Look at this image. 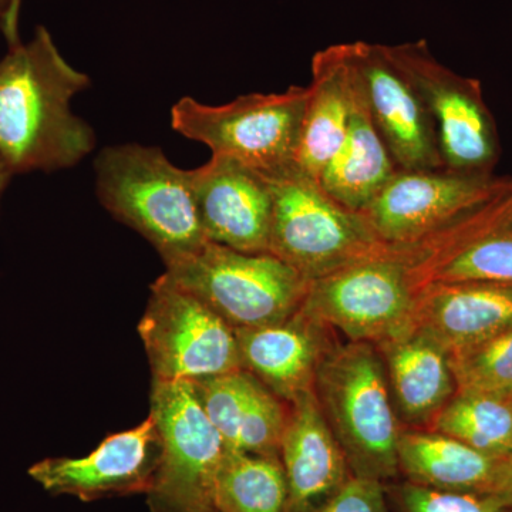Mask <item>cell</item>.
<instances>
[{"instance_id":"obj_1","label":"cell","mask_w":512,"mask_h":512,"mask_svg":"<svg viewBox=\"0 0 512 512\" xmlns=\"http://www.w3.org/2000/svg\"><path fill=\"white\" fill-rule=\"evenodd\" d=\"M89 83L45 26L9 46L0 60V156L13 174L64 170L92 153L93 128L70 107Z\"/></svg>"},{"instance_id":"obj_2","label":"cell","mask_w":512,"mask_h":512,"mask_svg":"<svg viewBox=\"0 0 512 512\" xmlns=\"http://www.w3.org/2000/svg\"><path fill=\"white\" fill-rule=\"evenodd\" d=\"M97 195L114 218L157 249L165 266L205 244L191 170H181L157 147H107L97 157Z\"/></svg>"},{"instance_id":"obj_3","label":"cell","mask_w":512,"mask_h":512,"mask_svg":"<svg viewBox=\"0 0 512 512\" xmlns=\"http://www.w3.org/2000/svg\"><path fill=\"white\" fill-rule=\"evenodd\" d=\"M313 393L352 476L383 484L399 480L397 441L402 424L376 346L339 342L323 360Z\"/></svg>"},{"instance_id":"obj_4","label":"cell","mask_w":512,"mask_h":512,"mask_svg":"<svg viewBox=\"0 0 512 512\" xmlns=\"http://www.w3.org/2000/svg\"><path fill=\"white\" fill-rule=\"evenodd\" d=\"M421 258L413 245L375 254L315 279L302 308L349 342L380 345L416 328Z\"/></svg>"},{"instance_id":"obj_5","label":"cell","mask_w":512,"mask_h":512,"mask_svg":"<svg viewBox=\"0 0 512 512\" xmlns=\"http://www.w3.org/2000/svg\"><path fill=\"white\" fill-rule=\"evenodd\" d=\"M264 174L272 192L268 252L309 281L375 254L386 245L360 212L336 201L298 164Z\"/></svg>"},{"instance_id":"obj_6","label":"cell","mask_w":512,"mask_h":512,"mask_svg":"<svg viewBox=\"0 0 512 512\" xmlns=\"http://www.w3.org/2000/svg\"><path fill=\"white\" fill-rule=\"evenodd\" d=\"M165 275L235 330L288 319L301 309L311 285L275 255L248 254L214 242L165 266Z\"/></svg>"},{"instance_id":"obj_7","label":"cell","mask_w":512,"mask_h":512,"mask_svg":"<svg viewBox=\"0 0 512 512\" xmlns=\"http://www.w3.org/2000/svg\"><path fill=\"white\" fill-rule=\"evenodd\" d=\"M308 86L282 93H252L224 106H208L183 97L171 110V126L205 144L212 156L272 173L296 163Z\"/></svg>"},{"instance_id":"obj_8","label":"cell","mask_w":512,"mask_h":512,"mask_svg":"<svg viewBox=\"0 0 512 512\" xmlns=\"http://www.w3.org/2000/svg\"><path fill=\"white\" fill-rule=\"evenodd\" d=\"M150 416L161 437V458L147 495L151 512H218L215 478L224 441L188 380L151 384Z\"/></svg>"},{"instance_id":"obj_9","label":"cell","mask_w":512,"mask_h":512,"mask_svg":"<svg viewBox=\"0 0 512 512\" xmlns=\"http://www.w3.org/2000/svg\"><path fill=\"white\" fill-rule=\"evenodd\" d=\"M386 52L423 101L436 128L444 168L493 174L500 141L481 83L440 63L426 40L386 45Z\"/></svg>"},{"instance_id":"obj_10","label":"cell","mask_w":512,"mask_h":512,"mask_svg":"<svg viewBox=\"0 0 512 512\" xmlns=\"http://www.w3.org/2000/svg\"><path fill=\"white\" fill-rule=\"evenodd\" d=\"M138 335L156 382H195L242 369L235 329L165 274L151 285Z\"/></svg>"},{"instance_id":"obj_11","label":"cell","mask_w":512,"mask_h":512,"mask_svg":"<svg viewBox=\"0 0 512 512\" xmlns=\"http://www.w3.org/2000/svg\"><path fill=\"white\" fill-rule=\"evenodd\" d=\"M511 191L494 174L397 170L360 214L384 244H416Z\"/></svg>"},{"instance_id":"obj_12","label":"cell","mask_w":512,"mask_h":512,"mask_svg":"<svg viewBox=\"0 0 512 512\" xmlns=\"http://www.w3.org/2000/svg\"><path fill=\"white\" fill-rule=\"evenodd\" d=\"M370 116L397 170H440L436 128L412 83L380 43H346Z\"/></svg>"},{"instance_id":"obj_13","label":"cell","mask_w":512,"mask_h":512,"mask_svg":"<svg viewBox=\"0 0 512 512\" xmlns=\"http://www.w3.org/2000/svg\"><path fill=\"white\" fill-rule=\"evenodd\" d=\"M161 458V437L148 416L130 430L111 434L89 456L46 458L29 468V476L55 495L96 501L147 494Z\"/></svg>"},{"instance_id":"obj_14","label":"cell","mask_w":512,"mask_h":512,"mask_svg":"<svg viewBox=\"0 0 512 512\" xmlns=\"http://www.w3.org/2000/svg\"><path fill=\"white\" fill-rule=\"evenodd\" d=\"M191 183L208 242L248 254L269 251L272 192L262 171L212 156L207 164L191 170Z\"/></svg>"},{"instance_id":"obj_15","label":"cell","mask_w":512,"mask_h":512,"mask_svg":"<svg viewBox=\"0 0 512 512\" xmlns=\"http://www.w3.org/2000/svg\"><path fill=\"white\" fill-rule=\"evenodd\" d=\"M235 333L242 369L286 403L313 392L323 360L339 343L335 330L302 306L282 322Z\"/></svg>"},{"instance_id":"obj_16","label":"cell","mask_w":512,"mask_h":512,"mask_svg":"<svg viewBox=\"0 0 512 512\" xmlns=\"http://www.w3.org/2000/svg\"><path fill=\"white\" fill-rule=\"evenodd\" d=\"M279 460L288 485L286 512H308L336 493L352 473L315 393L288 403Z\"/></svg>"},{"instance_id":"obj_17","label":"cell","mask_w":512,"mask_h":512,"mask_svg":"<svg viewBox=\"0 0 512 512\" xmlns=\"http://www.w3.org/2000/svg\"><path fill=\"white\" fill-rule=\"evenodd\" d=\"M192 384L228 451L279 458L289 406L281 397L244 369Z\"/></svg>"},{"instance_id":"obj_18","label":"cell","mask_w":512,"mask_h":512,"mask_svg":"<svg viewBox=\"0 0 512 512\" xmlns=\"http://www.w3.org/2000/svg\"><path fill=\"white\" fill-rule=\"evenodd\" d=\"M414 326L448 353L512 328V285L490 281L430 282L421 289Z\"/></svg>"},{"instance_id":"obj_19","label":"cell","mask_w":512,"mask_h":512,"mask_svg":"<svg viewBox=\"0 0 512 512\" xmlns=\"http://www.w3.org/2000/svg\"><path fill=\"white\" fill-rule=\"evenodd\" d=\"M376 348L400 424L409 429H430L457 392L450 353L417 328Z\"/></svg>"},{"instance_id":"obj_20","label":"cell","mask_w":512,"mask_h":512,"mask_svg":"<svg viewBox=\"0 0 512 512\" xmlns=\"http://www.w3.org/2000/svg\"><path fill=\"white\" fill-rule=\"evenodd\" d=\"M311 67L296 164L319 180L345 141L356 84L346 43L316 52Z\"/></svg>"},{"instance_id":"obj_21","label":"cell","mask_w":512,"mask_h":512,"mask_svg":"<svg viewBox=\"0 0 512 512\" xmlns=\"http://www.w3.org/2000/svg\"><path fill=\"white\" fill-rule=\"evenodd\" d=\"M501 461L430 429L402 427L397 441L399 478L434 490L493 494Z\"/></svg>"},{"instance_id":"obj_22","label":"cell","mask_w":512,"mask_h":512,"mask_svg":"<svg viewBox=\"0 0 512 512\" xmlns=\"http://www.w3.org/2000/svg\"><path fill=\"white\" fill-rule=\"evenodd\" d=\"M353 73L355 104L348 133L338 154L320 175L319 183L340 204L349 210L362 212L396 174L397 167L373 123L355 69Z\"/></svg>"},{"instance_id":"obj_23","label":"cell","mask_w":512,"mask_h":512,"mask_svg":"<svg viewBox=\"0 0 512 512\" xmlns=\"http://www.w3.org/2000/svg\"><path fill=\"white\" fill-rule=\"evenodd\" d=\"M214 500L218 512H286L288 485L281 460L225 451Z\"/></svg>"},{"instance_id":"obj_24","label":"cell","mask_w":512,"mask_h":512,"mask_svg":"<svg viewBox=\"0 0 512 512\" xmlns=\"http://www.w3.org/2000/svg\"><path fill=\"white\" fill-rule=\"evenodd\" d=\"M430 430L453 437L488 456H511L512 402L495 394L457 390Z\"/></svg>"},{"instance_id":"obj_25","label":"cell","mask_w":512,"mask_h":512,"mask_svg":"<svg viewBox=\"0 0 512 512\" xmlns=\"http://www.w3.org/2000/svg\"><path fill=\"white\" fill-rule=\"evenodd\" d=\"M490 281L512 285V229L504 228L476 239L434 266L430 282Z\"/></svg>"},{"instance_id":"obj_26","label":"cell","mask_w":512,"mask_h":512,"mask_svg":"<svg viewBox=\"0 0 512 512\" xmlns=\"http://www.w3.org/2000/svg\"><path fill=\"white\" fill-rule=\"evenodd\" d=\"M457 390L512 397V328L471 348L451 353Z\"/></svg>"},{"instance_id":"obj_27","label":"cell","mask_w":512,"mask_h":512,"mask_svg":"<svg viewBox=\"0 0 512 512\" xmlns=\"http://www.w3.org/2000/svg\"><path fill=\"white\" fill-rule=\"evenodd\" d=\"M384 485L396 512H512L494 494L434 490L402 478Z\"/></svg>"},{"instance_id":"obj_28","label":"cell","mask_w":512,"mask_h":512,"mask_svg":"<svg viewBox=\"0 0 512 512\" xmlns=\"http://www.w3.org/2000/svg\"><path fill=\"white\" fill-rule=\"evenodd\" d=\"M308 512H392L386 485L380 481L350 476L335 494Z\"/></svg>"},{"instance_id":"obj_29","label":"cell","mask_w":512,"mask_h":512,"mask_svg":"<svg viewBox=\"0 0 512 512\" xmlns=\"http://www.w3.org/2000/svg\"><path fill=\"white\" fill-rule=\"evenodd\" d=\"M23 0H9V8L0 22L3 36H5L8 46L18 45L20 40L19 36V22L20 12H22Z\"/></svg>"},{"instance_id":"obj_30","label":"cell","mask_w":512,"mask_h":512,"mask_svg":"<svg viewBox=\"0 0 512 512\" xmlns=\"http://www.w3.org/2000/svg\"><path fill=\"white\" fill-rule=\"evenodd\" d=\"M493 494L507 507L512 508V454L501 461L500 473L495 481Z\"/></svg>"},{"instance_id":"obj_31","label":"cell","mask_w":512,"mask_h":512,"mask_svg":"<svg viewBox=\"0 0 512 512\" xmlns=\"http://www.w3.org/2000/svg\"><path fill=\"white\" fill-rule=\"evenodd\" d=\"M13 171L10 170L8 163L3 160V157L0 156V201H2L3 192H5L6 188L12 180Z\"/></svg>"},{"instance_id":"obj_32","label":"cell","mask_w":512,"mask_h":512,"mask_svg":"<svg viewBox=\"0 0 512 512\" xmlns=\"http://www.w3.org/2000/svg\"><path fill=\"white\" fill-rule=\"evenodd\" d=\"M9 8V0H0V22H2L3 16H5L6 10Z\"/></svg>"},{"instance_id":"obj_33","label":"cell","mask_w":512,"mask_h":512,"mask_svg":"<svg viewBox=\"0 0 512 512\" xmlns=\"http://www.w3.org/2000/svg\"><path fill=\"white\" fill-rule=\"evenodd\" d=\"M510 400H511V402H512V397H511V399H510Z\"/></svg>"},{"instance_id":"obj_34","label":"cell","mask_w":512,"mask_h":512,"mask_svg":"<svg viewBox=\"0 0 512 512\" xmlns=\"http://www.w3.org/2000/svg\"><path fill=\"white\" fill-rule=\"evenodd\" d=\"M512 229V228H511Z\"/></svg>"}]
</instances>
